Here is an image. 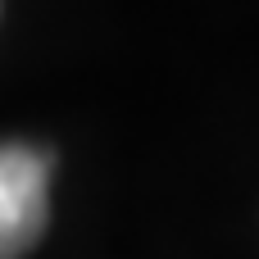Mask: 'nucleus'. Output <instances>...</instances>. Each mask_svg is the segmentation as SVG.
Returning a JSON list of instances; mask_svg holds the SVG:
<instances>
[{"label":"nucleus","instance_id":"obj_1","mask_svg":"<svg viewBox=\"0 0 259 259\" xmlns=\"http://www.w3.org/2000/svg\"><path fill=\"white\" fill-rule=\"evenodd\" d=\"M50 159L32 146H0V259H23L46 232Z\"/></svg>","mask_w":259,"mask_h":259}]
</instances>
